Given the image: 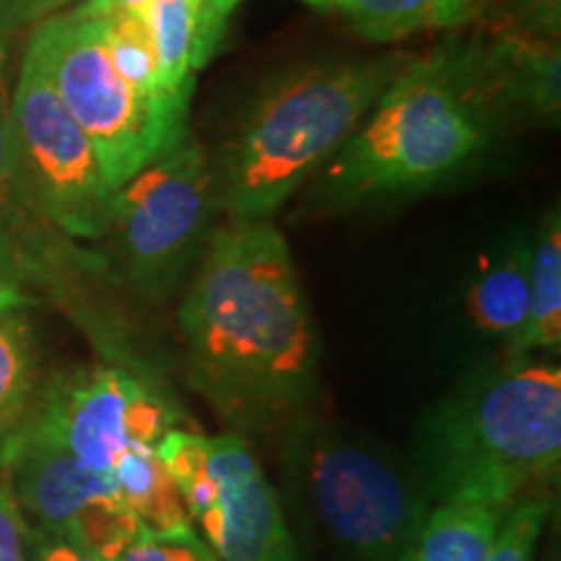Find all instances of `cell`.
Wrapping results in <instances>:
<instances>
[{"instance_id": "obj_21", "label": "cell", "mask_w": 561, "mask_h": 561, "mask_svg": "<svg viewBox=\"0 0 561 561\" xmlns=\"http://www.w3.org/2000/svg\"><path fill=\"white\" fill-rule=\"evenodd\" d=\"M549 494L523 496L520 502L512 504L486 561H533V553H536L538 538H541L546 523H549Z\"/></svg>"}, {"instance_id": "obj_27", "label": "cell", "mask_w": 561, "mask_h": 561, "mask_svg": "<svg viewBox=\"0 0 561 561\" xmlns=\"http://www.w3.org/2000/svg\"><path fill=\"white\" fill-rule=\"evenodd\" d=\"M240 3H242V0H210V5H214L216 13H219V16L227 19V21L231 16V11H234ZM305 3L320 5V9H322V5H333V0H305Z\"/></svg>"}, {"instance_id": "obj_20", "label": "cell", "mask_w": 561, "mask_h": 561, "mask_svg": "<svg viewBox=\"0 0 561 561\" xmlns=\"http://www.w3.org/2000/svg\"><path fill=\"white\" fill-rule=\"evenodd\" d=\"M9 104H11L9 79H3L0 81V265L5 261L11 234L19 224H26V227H30V224L39 219L50 221L45 214H42L37 203H34L32 193L26 191L24 178H21L19 172L16 153H13V140H11Z\"/></svg>"}, {"instance_id": "obj_18", "label": "cell", "mask_w": 561, "mask_h": 561, "mask_svg": "<svg viewBox=\"0 0 561 561\" xmlns=\"http://www.w3.org/2000/svg\"><path fill=\"white\" fill-rule=\"evenodd\" d=\"M561 343V224L559 210L546 216L530 244V314L523 351H551Z\"/></svg>"}, {"instance_id": "obj_11", "label": "cell", "mask_w": 561, "mask_h": 561, "mask_svg": "<svg viewBox=\"0 0 561 561\" xmlns=\"http://www.w3.org/2000/svg\"><path fill=\"white\" fill-rule=\"evenodd\" d=\"M0 460L11 473V494L55 541H66L91 504L117 496L110 473L81 466L30 426L9 442Z\"/></svg>"}, {"instance_id": "obj_12", "label": "cell", "mask_w": 561, "mask_h": 561, "mask_svg": "<svg viewBox=\"0 0 561 561\" xmlns=\"http://www.w3.org/2000/svg\"><path fill=\"white\" fill-rule=\"evenodd\" d=\"M136 13L157 55L161 89L187 107L195 73L219 50L227 19L216 13L210 0H149Z\"/></svg>"}, {"instance_id": "obj_19", "label": "cell", "mask_w": 561, "mask_h": 561, "mask_svg": "<svg viewBox=\"0 0 561 561\" xmlns=\"http://www.w3.org/2000/svg\"><path fill=\"white\" fill-rule=\"evenodd\" d=\"M102 26V39L107 47L112 66L117 68V73L130 83L133 89H138L140 94L151 96V100H161L172 107L185 110V104L170 100L161 89V76H159V62L153 55L151 39L146 34L144 21L136 11H115V13H102L94 16Z\"/></svg>"}, {"instance_id": "obj_1", "label": "cell", "mask_w": 561, "mask_h": 561, "mask_svg": "<svg viewBox=\"0 0 561 561\" xmlns=\"http://www.w3.org/2000/svg\"><path fill=\"white\" fill-rule=\"evenodd\" d=\"M180 328L187 380L234 434L294 424L318 396L310 301L289 242L268 219L210 231Z\"/></svg>"}, {"instance_id": "obj_29", "label": "cell", "mask_w": 561, "mask_h": 561, "mask_svg": "<svg viewBox=\"0 0 561 561\" xmlns=\"http://www.w3.org/2000/svg\"><path fill=\"white\" fill-rule=\"evenodd\" d=\"M0 284H5V280H0Z\"/></svg>"}, {"instance_id": "obj_8", "label": "cell", "mask_w": 561, "mask_h": 561, "mask_svg": "<svg viewBox=\"0 0 561 561\" xmlns=\"http://www.w3.org/2000/svg\"><path fill=\"white\" fill-rule=\"evenodd\" d=\"M157 455L216 559L301 561L278 491L242 434L203 437L174 426Z\"/></svg>"}, {"instance_id": "obj_13", "label": "cell", "mask_w": 561, "mask_h": 561, "mask_svg": "<svg viewBox=\"0 0 561 561\" xmlns=\"http://www.w3.org/2000/svg\"><path fill=\"white\" fill-rule=\"evenodd\" d=\"M466 301L479 331L520 354L530 314V244H512L496 261L483 265Z\"/></svg>"}, {"instance_id": "obj_3", "label": "cell", "mask_w": 561, "mask_h": 561, "mask_svg": "<svg viewBox=\"0 0 561 561\" xmlns=\"http://www.w3.org/2000/svg\"><path fill=\"white\" fill-rule=\"evenodd\" d=\"M411 55L314 62L265 89L214 164L229 221H265L335 157Z\"/></svg>"}, {"instance_id": "obj_26", "label": "cell", "mask_w": 561, "mask_h": 561, "mask_svg": "<svg viewBox=\"0 0 561 561\" xmlns=\"http://www.w3.org/2000/svg\"><path fill=\"white\" fill-rule=\"evenodd\" d=\"M37 561H96L66 541H47L39 546Z\"/></svg>"}, {"instance_id": "obj_25", "label": "cell", "mask_w": 561, "mask_h": 561, "mask_svg": "<svg viewBox=\"0 0 561 561\" xmlns=\"http://www.w3.org/2000/svg\"><path fill=\"white\" fill-rule=\"evenodd\" d=\"M149 0H81L79 5H73V11L83 13V16H102V13H115V11H138Z\"/></svg>"}, {"instance_id": "obj_5", "label": "cell", "mask_w": 561, "mask_h": 561, "mask_svg": "<svg viewBox=\"0 0 561 561\" xmlns=\"http://www.w3.org/2000/svg\"><path fill=\"white\" fill-rule=\"evenodd\" d=\"M307 520L341 561H403L432 504L419 483L359 437L299 416L284 450Z\"/></svg>"}, {"instance_id": "obj_24", "label": "cell", "mask_w": 561, "mask_h": 561, "mask_svg": "<svg viewBox=\"0 0 561 561\" xmlns=\"http://www.w3.org/2000/svg\"><path fill=\"white\" fill-rule=\"evenodd\" d=\"M79 3L81 0H0V24L19 34L26 26L39 24Z\"/></svg>"}, {"instance_id": "obj_7", "label": "cell", "mask_w": 561, "mask_h": 561, "mask_svg": "<svg viewBox=\"0 0 561 561\" xmlns=\"http://www.w3.org/2000/svg\"><path fill=\"white\" fill-rule=\"evenodd\" d=\"M216 210L214 164L187 133L115 191L107 234L133 289L170 297L206 244Z\"/></svg>"}, {"instance_id": "obj_10", "label": "cell", "mask_w": 561, "mask_h": 561, "mask_svg": "<svg viewBox=\"0 0 561 561\" xmlns=\"http://www.w3.org/2000/svg\"><path fill=\"white\" fill-rule=\"evenodd\" d=\"M178 413L130 371L96 367L68 377L34 403L26 426L81 466L110 473L130 445L157 447Z\"/></svg>"}, {"instance_id": "obj_2", "label": "cell", "mask_w": 561, "mask_h": 561, "mask_svg": "<svg viewBox=\"0 0 561 561\" xmlns=\"http://www.w3.org/2000/svg\"><path fill=\"white\" fill-rule=\"evenodd\" d=\"M561 462V371L517 359L473 377L424 419L416 439L419 489L430 504L512 507Z\"/></svg>"}, {"instance_id": "obj_16", "label": "cell", "mask_w": 561, "mask_h": 561, "mask_svg": "<svg viewBox=\"0 0 561 561\" xmlns=\"http://www.w3.org/2000/svg\"><path fill=\"white\" fill-rule=\"evenodd\" d=\"M110 476L117 496L146 530L193 528L178 481L161 462L157 447L130 445L110 468Z\"/></svg>"}, {"instance_id": "obj_23", "label": "cell", "mask_w": 561, "mask_h": 561, "mask_svg": "<svg viewBox=\"0 0 561 561\" xmlns=\"http://www.w3.org/2000/svg\"><path fill=\"white\" fill-rule=\"evenodd\" d=\"M26 528L24 510L13 500L11 489H0V561H30L26 557Z\"/></svg>"}, {"instance_id": "obj_28", "label": "cell", "mask_w": 561, "mask_h": 561, "mask_svg": "<svg viewBox=\"0 0 561 561\" xmlns=\"http://www.w3.org/2000/svg\"><path fill=\"white\" fill-rule=\"evenodd\" d=\"M13 37H16V34H13L11 30H5V26L0 24V81L5 79V66H9Z\"/></svg>"}, {"instance_id": "obj_4", "label": "cell", "mask_w": 561, "mask_h": 561, "mask_svg": "<svg viewBox=\"0 0 561 561\" xmlns=\"http://www.w3.org/2000/svg\"><path fill=\"white\" fill-rule=\"evenodd\" d=\"M496 125L455 66L450 45L405 62L328 161L320 193L339 206L437 185L489 144Z\"/></svg>"}, {"instance_id": "obj_22", "label": "cell", "mask_w": 561, "mask_h": 561, "mask_svg": "<svg viewBox=\"0 0 561 561\" xmlns=\"http://www.w3.org/2000/svg\"><path fill=\"white\" fill-rule=\"evenodd\" d=\"M117 561H219L193 528L144 530Z\"/></svg>"}, {"instance_id": "obj_15", "label": "cell", "mask_w": 561, "mask_h": 561, "mask_svg": "<svg viewBox=\"0 0 561 561\" xmlns=\"http://www.w3.org/2000/svg\"><path fill=\"white\" fill-rule=\"evenodd\" d=\"M510 510L489 502L432 504L403 561H486Z\"/></svg>"}, {"instance_id": "obj_14", "label": "cell", "mask_w": 561, "mask_h": 561, "mask_svg": "<svg viewBox=\"0 0 561 561\" xmlns=\"http://www.w3.org/2000/svg\"><path fill=\"white\" fill-rule=\"evenodd\" d=\"M369 42H398L419 32L481 24L491 0H333Z\"/></svg>"}, {"instance_id": "obj_6", "label": "cell", "mask_w": 561, "mask_h": 561, "mask_svg": "<svg viewBox=\"0 0 561 561\" xmlns=\"http://www.w3.org/2000/svg\"><path fill=\"white\" fill-rule=\"evenodd\" d=\"M62 107L94 146L110 191L185 136V110L140 94L112 66L102 26L68 9L32 26L30 42Z\"/></svg>"}, {"instance_id": "obj_9", "label": "cell", "mask_w": 561, "mask_h": 561, "mask_svg": "<svg viewBox=\"0 0 561 561\" xmlns=\"http://www.w3.org/2000/svg\"><path fill=\"white\" fill-rule=\"evenodd\" d=\"M9 121L19 172L42 214L73 237L107 234L115 193L89 136L62 107L32 45L24 47Z\"/></svg>"}, {"instance_id": "obj_17", "label": "cell", "mask_w": 561, "mask_h": 561, "mask_svg": "<svg viewBox=\"0 0 561 561\" xmlns=\"http://www.w3.org/2000/svg\"><path fill=\"white\" fill-rule=\"evenodd\" d=\"M16 294L0 284V455L34 411L37 356L24 318L13 310Z\"/></svg>"}]
</instances>
